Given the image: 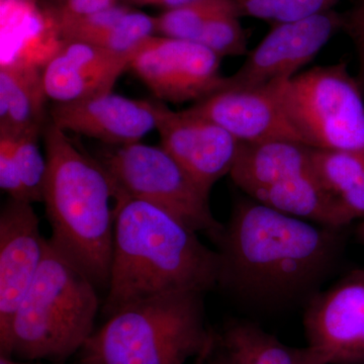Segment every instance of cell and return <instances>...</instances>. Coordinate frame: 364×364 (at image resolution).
<instances>
[{
	"instance_id": "obj_1",
	"label": "cell",
	"mask_w": 364,
	"mask_h": 364,
	"mask_svg": "<svg viewBox=\"0 0 364 364\" xmlns=\"http://www.w3.org/2000/svg\"><path fill=\"white\" fill-rule=\"evenodd\" d=\"M345 230L240 200L213 239L221 260L218 287L249 312L304 309L336 274Z\"/></svg>"
},
{
	"instance_id": "obj_2",
	"label": "cell",
	"mask_w": 364,
	"mask_h": 364,
	"mask_svg": "<svg viewBox=\"0 0 364 364\" xmlns=\"http://www.w3.org/2000/svg\"><path fill=\"white\" fill-rule=\"evenodd\" d=\"M220 272L219 253L198 232L152 203L117 196L107 315L162 294L208 293Z\"/></svg>"
},
{
	"instance_id": "obj_3",
	"label": "cell",
	"mask_w": 364,
	"mask_h": 364,
	"mask_svg": "<svg viewBox=\"0 0 364 364\" xmlns=\"http://www.w3.org/2000/svg\"><path fill=\"white\" fill-rule=\"evenodd\" d=\"M48 161L43 203L52 235L48 240L90 277L109 287L117 189L98 159L81 150L65 131L46 124Z\"/></svg>"
},
{
	"instance_id": "obj_4",
	"label": "cell",
	"mask_w": 364,
	"mask_h": 364,
	"mask_svg": "<svg viewBox=\"0 0 364 364\" xmlns=\"http://www.w3.org/2000/svg\"><path fill=\"white\" fill-rule=\"evenodd\" d=\"M203 296L182 291L124 306L86 342L83 364H188L214 345Z\"/></svg>"
},
{
	"instance_id": "obj_5",
	"label": "cell",
	"mask_w": 364,
	"mask_h": 364,
	"mask_svg": "<svg viewBox=\"0 0 364 364\" xmlns=\"http://www.w3.org/2000/svg\"><path fill=\"white\" fill-rule=\"evenodd\" d=\"M97 287L48 240L44 260L14 315L11 356L62 361L95 333Z\"/></svg>"
},
{
	"instance_id": "obj_6",
	"label": "cell",
	"mask_w": 364,
	"mask_h": 364,
	"mask_svg": "<svg viewBox=\"0 0 364 364\" xmlns=\"http://www.w3.org/2000/svg\"><path fill=\"white\" fill-rule=\"evenodd\" d=\"M279 97L306 145L364 153L363 88L346 64L316 66L279 80Z\"/></svg>"
},
{
	"instance_id": "obj_7",
	"label": "cell",
	"mask_w": 364,
	"mask_h": 364,
	"mask_svg": "<svg viewBox=\"0 0 364 364\" xmlns=\"http://www.w3.org/2000/svg\"><path fill=\"white\" fill-rule=\"evenodd\" d=\"M98 160L116 184L117 196L152 203L212 239L221 231L223 225L210 210V193L161 146H114Z\"/></svg>"
},
{
	"instance_id": "obj_8",
	"label": "cell",
	"mask_w": 364,
	"mask_h": 364,
	"mask_svg": "<svg viewBox=\"0 0 364 364\" xmlns=\"http://www.w3.org/2000/svg\"><path fill=\"white\" fill-rule=\"evenodd\" d=\"M221 60L193 41L153 36L139 46L130 69L159 102H200L222 90Z\"/></svg>"
},
{
	"instance_id": "obj_9",
	"label": "cell",
	"mask_w": 364,
	"mask_h": 364,
	"mask_svg": "<svg viewBox=\"0 0 364 364\" xmlns=\"http://www.w3.org/2000/svg\"><path fill=\"white\" fill-rule=\"evenodd\" d=\"M304 328L321 364H364V269L318 291L304 308Z\"/></svg>"
},
{
	"instance_id": "obj_10",
	"label": "cell",
	"mask_w": 364,
	"mask_h": 364,
	"mask_svg": "<svg viewBox=\"0 0 364 364\" xmlns=\"http://www.w3.org/2000/svg\"><path fill=\"white\" fill-rule=\"evenodd\" d=\"M346 18L335 11L272 25L225 87L253 88L293 78L342 28Z\"/></svg>"
},
{
	"instance_id": "obj_11",
	"label": "cell",
	"mask_w": 364,
	"mask_h": 364,
	"mask_svg": "<svg viewBox=\"0 0 364 364\" xmlns=\"http://www.w3.org/2000/svg\"><path fill=\"white\" fill-rule=\"evenodd\" d=\"M47 248L32 203L9 198L0 213V355L11 356L14 315Z\"/></svg>"
},
{
	"instance_id": "obj_12",
	"label": "cell",
	"mask_w": 364,
	"mask_h": 364,
	"mask_svg": "<svg viewBox=\"0 0 364 364\" xmlns=\"http://www.w3.org/2000/svg\"><path fill=\"white\" fill-rule=\"evenodd\" d=\"M156 130L161 147L208 193L233 168L241 142L219 124L189 112H174L158 102Z\"/></svg>"
},
{
	"instance_id": "obj_13",
	"label": "cell",
	"mask_w": 364,
	"mask_h": 364,
	"mask_svg": "<svg viewBox=\"0 0 364 364\" xmlns=\"http://www.w3.org/2000/svg\"><path fill=\"white\" fill-rule=\"evenodd\" d=\"M50 117L66 133L90 136L112 146H126L140 142L157 128L158 102L133 100L109 91L56 104Z\"/></svg>"
},
{
	"instance_id": "obj_14",
	"label": "cell",
	"mask_w": 364,
	"mask_h": 364,
	"mask_svg": "<svg viewBox=\"0 0 364 364\" xmlns=\"http://www.w3.org/2000/svg\"><path fill=\"white\" fill-rule=\"evenodd\" d=\"M188 109L219 124L241 143H303L280 104L279 81L259 87L222 88Z\"/></svg>"
},
{
	"instance_id": "obj_15",
	"label": "cell",
	"mask_w": 364,
	"mask_h": 364,
	"mask_svg": "<svg viewBox=\"0 0 364 364\" xmlns=\"http://www.w3.org/2000/svg\"><path fill=\"white\" fill-rule=\"evenodd\" d=\"M134 52L117 53L80 41H66L42 69L46 95L56 104H64L109 92L130 69Z\"/></svg>"
},
{
	"instance_id": "obj_16",
	"label": "cell",
	"mask_w": 364,
	"mask_h": 364,
	"mask_svg": "<svg viewBox=\"0 0 364 364\" xmlns=\"http://www.w3.org/2000/svg\"><path fill=\"white\" fill-rule=\"evenodd\" d=\"M65 42L58 7L44 0H0V67L42 70Z\"/></svg>"
},
{
	"instance_id": "obj_17",
	"label": "cell",
	"mask_w": 364,
	"mask_h": 364,
	"mask_svg": "<svg viewBox=\"0 0 364 364\" xmlns=\"http://www.w3.org/2000/svg\"><path fill=\"white\" fill-rule=\"evenodd\" d=\"M313 149L291 140L241 143L229 176L251 198L261 189L314 171Z\"/></svg>"
},
{
	"instance_id": "obj_18",
	"label": "cell",
	"mask_w": 364,
	"mask_h": 364,
	"mask_svg": "<svg viewBox=\"0 0 364 364\" xmlns=\"http://www.w3.org/2000/svg\"><path fill=\"white\" fill-rule=\"evenodd\" d=\"M65 41H80L117 53L135 51L146 40L156 36L155 16L126 4L79 16H62Z\"/></svg>"
},
{
	"instance_id": "obj_19",
	"label": "cell",
	"mask_w": 364,
	"mask_h": 364,
	"mask_svg": "<svg viewBox=\"0 0 364 364\" xmlns=\"http://www.w3.org/2000/svg\"><path fill=\"white\" fill-rule=\"evenodd\" d=\"M47 100L41 69L0 67V136H40Z\"/></svg>"
},
{
	"instance_id": "obj_20",
	"label": "cell",
	"mask_w": 364,
	"mask_h": 364,
	"mask_svg": "<svg viewBox=\"0 0 364 364\" xmlns=\"http://www.w3.org/2000/svg\"><path fill=\"white\" fill-rule=\"evenodd\" d=\"M318 181L338 205L345 219L364 220V153L313 149Z\"/></svg>"
},
{
	"instance_id": "obj_21",
	"label": "cell",
	"mask_w": 364,
	"mask_h": 364,
	"mask_svg": "<svg viewBox=\"0 0 364 364\" xmlns=\"http://www.w3.org/2000/svg\"><path fill=\"white\" fill-rule=\"evenodd\" d=\"M222 342L231 364H321L309 347L284 343L248 321L230 326Z\"/></svg>"
},
{
	"instance_id": "obj_22",
	"label": "cell",
	"mask_w": 364,
	"mask_h": 364,
	"mask_svg": "<svg viewBox=\"0 0 364 364\" xmlns=\"http://www.w3.org/2000/svg\"><path fill=\"white\" fill-rule=\"evenodd\" d=\"M228 13L239 14L235 0H193L155 16L156 33L193 42L208 21Z\"/></svg>"
},
{
	"instance_id": "obj_23",
	"label": "cell",
	"mask_w": 364,
	"mask_h": 364,
	"mask_svg": "<svg viewBox=\"0 0 364 364\" xmlns=\"http://www.w3.org/2000/svg\"><path fill=\"white\" fill-rule=\"evenodd\" d=\"M240 18L237 13L215 16L203 26L193 42L208 48L220 58L247 55V37Z\"/></svg>"
},
{
	"instance_id": "obj_24",
	"label": "cell",
	"mask_w": 364,
	"mask_h": 364,
	"mask_svg": "<svg viewBox=\"0 0 364 364\" xmlns=\"http://www.w3.org/2000/svg\"><path fill=\"white\" fill-rule=\"evenodd\" d=\"M13 139L16 163L25 186L26 200L31 203L43 202L48 161L40 149L38 143L39 136H23Z\"/></svg>"
},
{
	"instance_id": "obj_25",
	"label": "cell",
	"mask_w": 364,
	"mask_h": 364,
	"mask_svg": "<svg viewBox=\"0 0 364 364\" xmlns=\"http://www.w3.org/2000/svg\"><path fill=\"white\" fill-rule=\"evenodd\" d=\"M0 188L9 198L28 202L16 163L14 139L9 136H0Z\"/></svg>"
},
{
	"instance_id": "obj_26",
	"label": "cell",
	"mask_w": 364,
	"mask_h": 364,
	"mask_svg": "<svg viewBox=\"0 0 364 364\" xmlns=\"http://www.w3.org/2000/svg\"><path fill=\"white\" fill-rule=\"evenodd\" d=\"M340 0H284L274 23H289L312 18L333 11Z\"/></svg>"
},
{
	"instance_id": "obj_27",
	"label": "cell",
	"mask_w": 364,
	"mask_h": 364,
	"mask_svg": "<svg viewBox=\"0 0 364 364\" xmlns=\"http://www.w3.org/2000/svg\"><path fill=\"white\" fill-rule=\"evenodd\" d=\"M240 16L258 18L274 23L284 0H235Z\"/></svg>"
},
{
	"instance_id": "obj_28",
	"label": "cell",
	"mask_w": 364,
	"mask_h": 364,
	"mask_svg": "<svg viewBox=\"0 0 364 364\" xmlns=\"http://www.w3.org/2000/svg\"><path fill=\"white\" fill-rule=\"evenodd\" d=\"M119 0H66L65 6L59 9L62 16H85L109 9L119 4Z\"/></svg>"
},
{
	"instance_id": "obj_29",
	"label": "cell",
	"mask_w": 364,
	"mask_h": 364,
	"mask_svg": "<svg viewBox=\"0 0 364 364\" xmlns=\"http://www.w3.org/2000/svg\"><path fill=\"white\" fill-rule=\"evenodd\" d=\"M193 0H123V4L128 6H156L165 9V11L184 6Z\"/></svg>"
},
{
	"instance_id": "obj_30",
	"label": "cell",
	"mask_w": 364,
	"mask_h": 364,
	"mask_svg": "<svg viewBox=\"0 0 364 364\" xmlns=\"http://www.w3.org/2000/svg\"><path fill=\"white\" fill-rule=\"evenodd\" d=\"M345 28H347L352 37L355 38L364 31V0H360L358 9L351 14L348 18H346Z\"/></svg>"
},
{
	"instance_id": "obj_31",
	"label": "cell",
	"mask_w": 364,
	"mask_h": 364,
	"mask_svg": "<svg viewBox=\"0 0 364 364\" xmlns=\"http://www.w3.org/2000/svg\"><path fill=\"white\" fill-rule=\"evenodd\" d=\"M356 46H358V81L360 85L364 88V31L356 36L355 38Z\"/></svg>"
},
{
	"instance_id": "obj_32",
	"label": "cell",
	"mask_w": 364,
	"mask_h": 364,
	"mask_svg": "<svg viewBox=\"0 0 364 364\" xmlns=\"http://www.w3.org/2000/svg\"><path fill=\"white\" fill-rule=\"evenodd\" d=\"M0 364H28L26 363H21V361L16 360L11 356L0 355Z\"/></svg>"
},
{
	"instance_id": "obj_33",
	"label": "cell",
	"mask_w": 364,
	"mask_h": 364,
	"mask_svg": "<svg viewBox=\"0 0 364 364\" xmlns=\"http://www.w3.org/2000/svg\"><path fill=\"white\" fill-rule=\"evenodd\" d=\"M213 346H214V345H212V346L208 347L207 350L203 351V353L200 354V355L198 356V358H196L195 364L205 363V359L208 358V356L210 355V351H212Z\"/></svg>"
},
{
	"instance_id": "obj_34",
	"label": "cell",
	"mask_w": 364,
	"mask_h": 364,
	"mask_svg": "<svg viewBox=\"0 0 364 364\" xmlns=\"http://www.w3.org/2000/svg\"><path fill=\"white\" fill-rule=\"evenodd\" d=\"M356 235H358V240L364 245V220L359 223L358 229H356Z\"/></svg>"
},
{
	"instance_id": "obj_35",
	"label": "cell",
	"mask_w": 364,
	"mask_h": 364,
	"mask_svg": "<svg viewBox=\"0 0 364 364\" xmlns=\"http://www.w3.org/2000/svg\"><path fill=\"white\" fill-rule=\"evenodd\" d=\"M210 364H231L229 363V360L226 358V356L223 355L221 358L215 359V361H213Z\"/></svg>"
},
{
	"instance_id": "obj_36",
	"label": "cell",
	"mask_w": 364,
	"mask_h": 364,
	"mask_svg": "<svg viewBox=\"0 0 364 364\" xmlns=\"http://www.w3.org/2000/svg\"><path fill=\"white\" fill-rule=\"evenodd\" d=\"M52 2L55 6L58 7L59 9H61L62 7L65 6L66 0H52Z\"/></svg>"
}]
</instances>
